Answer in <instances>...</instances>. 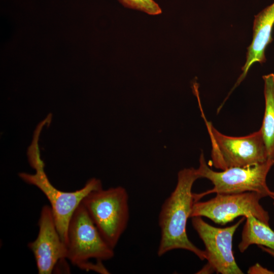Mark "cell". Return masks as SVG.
<instances>
[{"label":"cell","mask_w":274,"mask_h":274,"mask_svg":"<svg viewBox=\"0 0 274 274\" xmlns=\"http://www.w3.org/2000/svg\"><path fill=\"white\" fill-rule=\"evenodd\" d=\"M199 179L196 169L180 170L176 186L162 205L159 215L160 239L157 250L158 256L175 249H183L194 254L201 260L206 259L204 250L195 246L188 237L187 220L190 218L194 202L192 188Z\"/></svg>","instance_id":"obj_1"},{"label":"cell","mask_w":274,"mask_h":274,"mask_svg":"<svg viewBox=\"0 0 274 274\" xmlns=\"http://www.w3.org/2000/svg\"><path fill=\"white\" fill-rule=\"evenodd\" d=\"M66 249V259L79 268L109 273L102 261L114 257V249L102 237L82 203L69 222Z\"/></svg>","instance_id":"obj_2"},{"label":"cell","mask_w":274,"mask_h":274,"mask_svg":"<svg viewBox=\"0 0 274 274\" xmlns=\"http://www.w3.org/2000/svg\"><path fill=\"white\" fill-rule=\"evenodd\" d=\"M128 200L126 189L118 186L93 190L81 202L102 237L114 249L128 224Z\"/></svg>","instance_id":"obj_3"},{"label":"cell","mask_w":274,"mask_h":274,"mask_svg":"<svg viewBox=\"0 0 274 274\" xmlns=\"http://www.w3.org/2000/svg\"><path fill=\"white\" fill-rule=\"evenodd\" d=\"M199 166L196 169L200 178L209 180L213 187L199 194H194V202L212 193L233 194L254 192L274 199V192L268 187L266 177L274 164L268 159L264 163L248 167H232L222 172L213 170L208 164L201 152Z\"/></svg>","instance_id":"obj_4"},{"label":"cell","mask_w":274,"mask_h":274,"mask_svg":"<svg viewBox=\"0 0 274 274\" xmlns=\"http://www.w3.org/2000/svg\"><path fill=\"white\" fill-rule=\"evenodd\" d=\"M197 99L211 141L212 163L216 168L223 170L232 167H248L268 159L260 129L240 137L223 134L207 120L199 98Z\"/></svg>","instance_id":"obj_5"},{"label":"cell","mask_w":274,"mask_h":274,"mask_svg":"<svg viewBox=\"0 0 274 274\" xmlns=\"http://www.w3.org/2000/svg\"><path fill=\"white\" fill-rule=\"evenodd\" d=\"M36 169L35 174L21 173L19 177L26 183L38 187L46 196L51 204L54 221L63 243H67V228L70 219L83 198L91 191L102 188L100 181L96 178L89 180L85 186L73 192H64L53 186L44 171V163L41 158L30 161Z\"/></svg>","instance_id":"obj_6"},{"label":"cell","mask_w":274,"mask_h":274,"mask_svg":"<svg viewBox=\"0 0 274 274\" xmlns=\"http://www.w3.org/2000/svg\"><path fill=\"white\" fill-rule=\"evenodd\" d=\"M245 217L234 224L224 228L213 226L201 217H192V226L205 246L207 264L197 273L216 272L221 274H243L232 251V239Z\"/></svg>","instance_id":"obj_7"},{"label":"cell","mask_w":274,"mask_h":274,"mask_svg":"<svg viewBox=\"0 0 274 274\" xmlns=\"http://www.w3.org/2000/svg\"><path fill=\"white\" fill-rule=\"evenodd\" d=\"M263 195L254 192L216 194L206 201L194 203L190 217H205L214 222L225 225L238 216L252 215L269 225V216L260 203Z\"/></svg>","instance_id":"obj_8"},{"label":"cell","mask_w":274,"mask_h":274,"mask_svg":"<svg viewBox=\"0 0 274 274\" xmlns=\"http://www.w3.org/2000/svg\"><path fill=\"white\" fill-rule=\"evenodd\" d=\"M36 239L28 243L39 274H50L59 261L66 259V246L61 239L51 207H43L38 222Z\"/></svg>","instance_id":"obj_9"},{"label":"cell","mask_w":274,"mask_h":274,"mask_svg":"<svg viewBox=\"0 0 274 274\" xmlns=\"http://www.w3.org/2000/svg\"><path fill=\"white\" fill-rule=\"evenodd\" d=\"M273 26L274 2L255 16L252 40L247 48L246 60L242 68V72L231 91L244 80L254 63L265 62V51L266 48L272 41Z\"/></svg>","instance_id":"obj_10"},{"label":"cell","mask_w":274,"mask_h":274,"mask_svg":"<svg viewBox=\"0 0 274 274\" xmlns=\"http://www.w3.org/2000/svg\"><path fill=\"white\" fill-rule=\"evenodd\" d=\"M246 222L238 245L240 252H244L252 245L262 246L274 250V231L269 225L252 215L245 217Z\"/></svg>","instance_id":"obj_11"},{"label":"cell","mask_w":274,"mask_h":274,"mask_svg":"<svg viewBox=\"0 0 274 274\" xmlns=\"http://www.w3.org/2000/svg\"><path fill=\"white\" fill-rule=\"evenodd\" d=\"M265 111L260 129L268 159L274 160V74L263 76Z\"/></svg>","instance_id":"obj_12"},{"label":"cell","mask_w":274,"mask_h":274,"mask_svg":"<svg viewBox=\"0 0 274 274\" xmlns=\"http://www.w3.org/2000/svg\"><path fill=\"white\" fill-rule=\"evenodd\" d=\"M124 6L144 12L149 15L161 14L162 10L154 0H119Z\"/></svg>","instance_id":"obj_13"},{"label":"cell","mask_w":274,"mask_h":274,"mask_svg":"<svg viewBox=\"0 0 274 274\" xmlns=\"http://www.w3.org/2000/svg\"><path fill=\"white\" fill-rule=\"evenodd\" d=\"M249 274H271L274 272L268 270L266 268L262 266L260 264L256 263L252 266L250 267L248 271Z\"/></svg>","instance_id":"obj_14"},{"label":"cell","mask_w":274,"mask_h":274,"mask_svg":"<svg viewBox=\"0 0 274 274\" xmlns=\"http://www.w3.org/2000/svg\"><path fill=\"white\" fill-rule=\"evenodd\" d=\"M259 247L262 249L263 251L267 253L271 256L274 257V250L268 248L267 247L262 246H258Z\"/></svg>","instance_id":"obj_15"},{"label":"cell","mask_w":274,"mask_h":274,"mask_svg":"<svg viewBox=\"0 0 274 274\" xmlns=\"http://www.w3.org/2000/svg\"><path fill=\"white\" fill-rule=\"evenodd\" d=\"M273 200H274V199H273ZM273 206H274V201H273Z\"/></svg>","instance_id":"obj_16"}]
</instances>
